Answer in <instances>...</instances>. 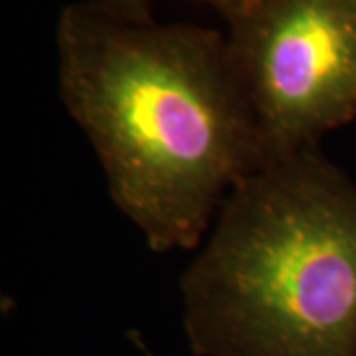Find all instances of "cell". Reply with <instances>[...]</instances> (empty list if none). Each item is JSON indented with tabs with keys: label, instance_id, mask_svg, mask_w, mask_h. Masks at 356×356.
<instances>
[{
	"label": "cell",
	"instance_id": "1",
	"mask_svg": "<svg viewBox=\"0 0 356 356\" xmlns=\"http://www.w3.org/2000/svg\"><path fill=\"white\" fill-rule=\"evenodd\" d=\"M56 48L62 102L115 206L156 254L196 250L234 186L266 166L228 38L79 2L60 14Z\"/></svg>",
	"mask_w": 356,
	"mask_h": 356
},
{
	"label": "cell",
	"instance_id": "2",
	"mask_svg": "<svg viewBox=\"0 0 356 356\" xmlns=\"http://www.w3.org/2000/svg\"><path fill=\"white\" fill-rule=\"evenodd\" d=\"M196 356H356V184L318 149L224 200L180 280Z\"/></svg>",
	"mask_w": 356,
	"mask_h": 356
},
{
	"label": "cell",
	"instance_id": "3",
	"mask_svg": "<svg viewBox=\"0 0 356 356\" xmlns=\"http://www.w3.org/2000/svg\"><path fill=\"white\" fill-rule=\"evenodd\" d=\"M264 163L356 119V0H250L226 18Z\"/></svg>",
	"mask_w": 356,
	"mask_h": 356
},
{
	"label": "cell",
	"instance_id": "4",
	"mask_svg": "<svg viewBox=\"0 0 356 356\" xmlns=\"http://www.w3.org/2000/svg\"><path fill=\"white\" fill-rule=\"evenodd\" d=\"M86 2L125 20L153 22V6L156 0H86Z\"/></svg>",
	"mask_w": 356,
	"mask_h": 356
},
{
	"label": "cell",
	"instance_id": "5",
	"mask_svg": "<svg viewBox=\"0 0 356 356\" xmlns=\"http://www.w3.org/2000/svg\"><path fill=\"white\" fill-rule=\"evenodd\" d=\"M192 2H198V4H206L210 8H214L224 20L228 18L229 14H234L238 8H242L245 2L250 0H192Z\"/></svg>",
	"mask_w": 356,
	"mask_h": 356
}]
</instances>
